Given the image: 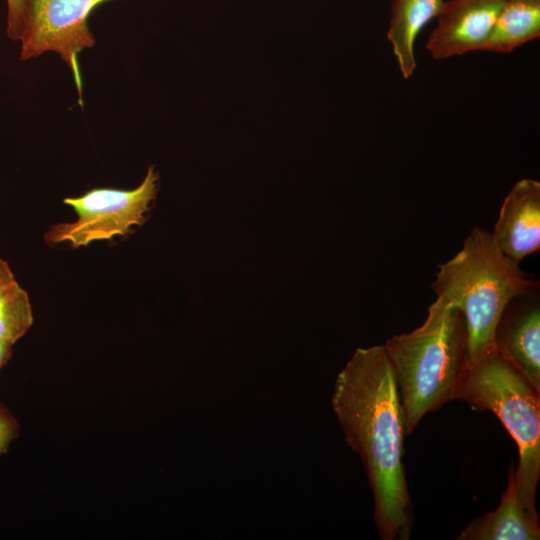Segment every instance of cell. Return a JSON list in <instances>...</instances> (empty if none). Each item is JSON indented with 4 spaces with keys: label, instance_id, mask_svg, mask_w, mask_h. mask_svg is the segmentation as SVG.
I'll use <instances>...</instances> for the list:
<instances>
[{
    "label": "cell",
    "instance_id": "cell-1",
    "mask_svg": "<svg viewBox=\"0 0 540 540\" xmlns=\"http://www.w3.org/2000/svg\"><path fill=\"white\" fill-rule=\"evenodd\" d=\"M332 408L347 444L366 469L380 538L409 539L412 503L402 462L404 419L383 345L355 351L337 375Z\"/></svg>",
    "mask_w": 540,
    "mask_h": 540
},
{
    "label": "cell",
    "instance_id": "cell-2",
    "mask_svg": "<svg viewBox=\"0 0 540 540\" xmlns=\"http://www.w3.org/2000/svg\"><path fill=\"white\" fill-rule=\"evenodd\" d=\"M394 369L405 434L428 413L456 400L468 363L462 313L437 299L421 326L383 344Z\"/></svg>",
    "mask_w": 540,
    "mask_h": 540
},
{
    "label": "cell",
    "instance_id": "cell-3",
    "mask_svg": "<svg viewBox=\"0 0 540 540\" xmlns=\"http://www.w3.org/2000/svg\"><path fill=\"white\" fill-rule=\"evenodd\" d=\"M537 287V281L501 252L491 232L477 227L451 259L438 265L431 284L437 299L464 317L468 361L494 348L495 328L507 304Z\"/></svg>",
    "mask_w": 540,
    "mask_h": 540
},
{
    "label": "cell",
    "instance_id": "cell-4",
    "mask_svg": "<svg viewBox=\"0 0 540 540\" xmlns=\"http://www.w3.org/2000/svg\"><path fill=\"white\" fill-rule=\"evenodd\" d=\"M456 400L473 410L494 413L515 440L519 451L514 471L517 493L527 512L538 519L540 390L494 347L468 361Z\"/></svg>",
    "mask_w": 540,
    "mask_h": 540
},
{
    "label": "cell",
    "instance_id": "cell-5",
    "mask_svg": "<svg viewBox=\"0 0 540 540\" xmlns=\"http://www.w3.org/2000/svg\"><path fill=\"white\" fill-rule=\"evenodd\" d=\"M158 174L148 168L141 184L134 189L93 188L63 203L77 214L72 222L53 225L46 233L49 244L69 242L73 247L125 236L146 220V213L158 190Z\"/></svg>",
    "mask_w": 540,
    "mask_h": 540
},
{
    "label": "cell",
    "instance_id": "cell-6",
    "mask_svg": "<svg viewBox=\"0 0 540 540\" xmlns=\"http://www.w3.org/2000/svg\"><path fill=\"white\" fill-rule=\"evenodd\" d=\"M109 0H28L20 36V59L55 52L71 69L81 94L78 55L95 44L92 11Z\"/></svg>",
    "mask_w": 540,
    "mask_h": 540
},
{
    "label": "cell",
    "instance_id": "cell-7",
    "mask_svg": "<svg viewBox=\"0 0 540 540\" xmlns=\"http://www.w3.org/2000/svg\"><path fill=\"white\" fill-rule=\"evenodd\" d=\"M506 0H452L445 2L426 49L437 60L483 50Z\"/></svg>",
    "mask_w": 540,
    "mask_h": 540
},
{
    "label": "cell",
    "instance_id": "cell-8",
    "mask_svg": "<svg viewBox=\"0 0 540 540\" xmlns=\"http://www.w3.org/2000/svg\"><path fill=\"white\" fill-rule=\"evenodd\" d=\"M494 347L540 390L539 287L514 297L494 332Z\"/></svg>",
    "mask_w": 540,
    "mask_h": 540
},
{
    "label": "cell",
    "instance_id": "cell-9",
    "mask_svg": "<svg viewBox=\"0 0 540 540\" xmlns=\"http://www.w3.org/2000/svg\"><path fill=\"white\" fill-rule=\"evenodd\" d=\"M494 242L516 263L540 248V182L524 178L504 198L494 230Z\"/></svg>",
    "mask_w": 540,
    "mask_h": 540
},
{
    "label": "cell",
    "instance_id": "cell-10",
    "mask_svg": "<svg viewBox=\"0 0 540 540\" xmlns=\"http://www.w3.org/2000/svg\"><path fill=\"white\" fill-rule=\"evenodd\" d=\"M515 467L510 466L508 484L499 506L473 519L456 537L457 540H538V519L524 508L517 493Z\"/></svg>",
    "mask_w": 540,
    "mask_h": 540
},
{
    "label": "cell",
    "instance_id": "cell-11",
    "mask_svg": "<svg viewBox=\"0 0 540 540\" xmlns=\"http://www.w3.org/2000/svg\"><path fill=\"white\" fill-rule=\"evenodd\" d=\"M444 0H394L387 38L402 76L411 77L416 69L415 41L422 28L437 17Z\"/></svg>",
    "mask_w": 540,
    "mask_h": 540
},
{
    "label": "cell",
    "instance_id": "cell-12",
    "mask_svg": "<svg viewBox=\"0 0 540 540\" xmlns=\"http://www.w3.org/2000/svg\"><path fill=\"white\" fill-rule=\"evenodd\" d=\"M540 36V0L506 1L482 51L509 53Z\"/></svg>",
    "mask_w": 540,
    "mask_h": 540
},
{
    "label": "cell",
    "instance_id": "cell-13",
    "mask_svg": "<svg viewBox=\"0 0 540 540\" xmlns=\"http://www.w3.org/2000/svg\"><path fill=\"white\" fill-rule=\"evenodd\" d=\"M32 323L29 295L15 282L0 296V343L13 345Z\"/></svg>",
    "mask_w": 540,
    "mask_h": 540
},
{
    "label": "cell",
    "instance_id": "cell-14",
    "mask_svg": "<svg viewBox=\"0 0 540 540\" xmlns=\"http://www.w3.org/2000/svg\"><path fill=\"white\" fill-rule=\"evenodd\" d=\"M28 0H6L7 2V35L19 41Z\"/></svg>",
    "mask_w": 540,
    "mask_h": 540
},
{
    "label": "cell",
    "instance_id": "cell-15",
    "mask_svg": "<svg viewBox=\"0 0 540 540\" xmlns=\"http://www.w3.org/2000/svg\"><path fill=\"white\" fill-rule=\"evenodd\" d=\"M17 432V423L7 410L0 406V454H2Z\"/></svg>",
    "mask_w": 540,
    "mask_h": 540
},
{
    "label": "cell",
    "instance_id": "cell-16",
    "mask_svg": "<svg viewBox=\"0 0 540 540\" xmlns=\"http://www.w3.org/2000/svg\"><path fill=\"white\" fill-rule=\"evenodd\" d=\"M16 281L8 263L0 258V296Z\"/></svg>",
    "mask_w": 540,
    "mask_h": 540
},
{
    "label": "cell",
    "instance_id": "cell-17",
    "mask_svg": "<svg viewBox=\"0 0 540 540\" xmlns=\"http://www.w3.org/2000/svg\"><path fill=\"white\" fill-rule=\"evenodd\" d=\"M12 354V345L0 343V368L6 363Z\"/></svg>",
    "mask_w": 540,
    "mask_h": 540
},
{
    "label": "cell",
    "instance_id": "cell-18",
    "mask_svg": "<svg viewBox=\"0 0 540 540\" xmlns=\"http://www.w3.org/2000/svg\"><path fill=\"white\" fill-rule=\"evenodd\" d=\"M506 1H509V0H506Z\"/></svg>",
    "mask_w": 540,
    "mask_h": 540
}]
</instances>
